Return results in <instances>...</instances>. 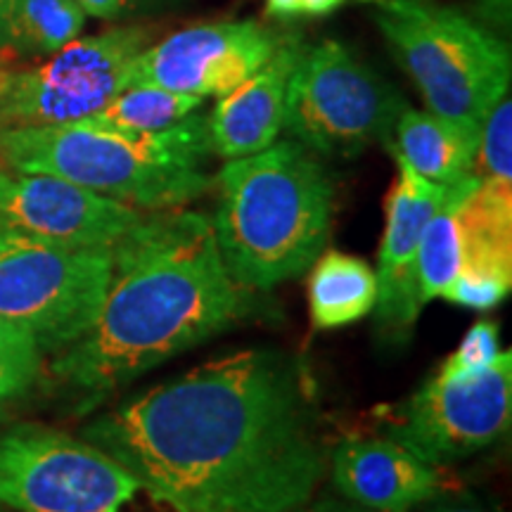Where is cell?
I'll use <instances>...</instances> for the list:
<instances>
[{
	"instance_id": "obj_1",
	"label": "cell",
	"mask_w": 512,
	"mask_h": 512,
	"mask_svg": "<svg viewBox=\"0 0 512 512\" xmlns=\"http://www.w3.org/2000/svg\"><path fill=\"white\" fill-rule=\"evenodd\" d=\"M188 512H294L330 465L297 358L245 349L136 394L83 430Z\"/></svg>"
},
{
	"instance_id": "obj_2",
	"label": "cell",
	"mask_w": 512,
	"mask_h": 512,
	"mask_svg": "<svg viewBox=\"0 0 512 512\" xmlns=\"http://www.w3.org/2000/svg\"><path fill=\"white\" fill-rule=\"evenodd\" d=\"M247 309L214 223L197 211H147L114 247L112 278L93 325L55 356L74 392L102 396L219 335Z\"/></svg>"
},
{
	"instance_id": "obj_3",
	"label": "cell",
	"mask_w": 512,
	"mask_h": 512,
	"mask_svg": "<svg viewBox=\"0 0 512 512\" xmlns=\"http://www.w3.org/2000/svg\"><path fill=\"white\" fill-rule=\"evenodd\" d=\"M214 235L223 266L245 290L299 278L328 245L335 188L297 140L228 159L219 174Z\"/></svg>"
},
{
	"instance_id": "obj_4",
	"label": "cell",
	"mask_w": 512,
	"mask_h": 512,
	"mask_svg": "<svg viewBox=\"0 0 512 512\" xmlns=\"http://www.w3.org/2000/svg\"><path fill=\"white\" fill-rule=\"evenodd\" d=\"M204 114L166 131L133 133L81 119L57 126H0V157L12 171L72 181L140 211L178 209L211 188Z\"/></svg>"
},
{
	"instance_id": "obj_5",
	"label": "cell",
	"mask_w": 512,
	"mask_h": 512,
	"mask_svg": "<svg viewBox=\"0 0 512 512\" xmlns=\"http://www.w3.org/2000/svg\"><path fill=\"white\" fill-rule=\"evenodd\" d=\"M375 24L430 112L482 124L510 91V46L437 0H375Z\"/></svg>"
},
{
	"instance_id": "obj_6",
	"label": "cell",
	"mask_w": 512,
	"mask_h": 512,
	"mask_svg": "<svg viewBox=\"0 0 512 512\" xmlns=\"http://www.w3.org/2000/svg\"><path fill=\"white\" fill-rule=\"evenodd\" d=\"M0 503L15 512H188L100 446L38 425L0 432Z\"/></svg>"
},
{
	"instance_id": "obj_7",
	"label": "cell",
	"mask_w": 512,
	"mask_h": 512,
	"mask_svg": "<svg viewBox=\"0 0 512 512\" xmlns=\"http://www.w3.org/2000/svg\"><path fill=\"white\" fill-rule=\"evenodd\" d=\"M114 249L48 242L0 221V316L60 354L93 325L112 278Z\"/></svg>"
},
{
	"instance_id": "obj_8",
	"label": "cell",
	"mask_w": 512,
	"mask_h": 512,
	"mask_svg": "<svg viewBox=\"0 0 512 512\" xmlns=\"http://www.w3.org/2000/svg\"><path fill=\"white\" fill-rule=\"evenodd\" d=\"M401 93L339 41L302 50L290 76L285 131L328 157H356L392 138Z\"/></svg>"
},
{
	"instance_id": "obj_9",
	"label": "cell",
	"mask_w": 512,
	"mask_h": 512,
	"mask_svg": "<svg viewBox=\"0 0 512 512\" xmlns=\"http://www.w3.org/2000/svg\"><path fill=\"white\" fill-rule=\"evenodd\" d=\"M147 29L121 27L81 38L48 62L0 72V126L74 124L98 114L131 83Z\"/></svg>"
},
{
	"instance_id": "obj_10",
	"label": "cell",
	"mask_w": 512,
	"mask_h": 512,
	"mask_svg": "<svg viewBox=\"0 0 512 512\" xmlns=\"http://www.w3.org/2000/svg\"><path fill=\"white\" fill-rule=\"evenodd\" d=\"M512 418V351L484 370L437 373L408 399L392 427L396 441L434 467L458 463L503 437Z\"/></svg>"
},
{
	"instance_id": "obj_11",
	"label": "cell",
	"mask_w": 512,
	"mask_h": 512,
	"mask_svg": "<svg viewBox=\"0 0 512 512\" xmlns=\"http://www.w3.org/2000/svg\"><path fill=\"white\" fill-rule=\"evenodd\" d=\"M280 38L256 22L188 27L157 46H147L133 62L128 86L223 98L271 60Z\"/></svg>"
},
{
	"instance_id": "obj_12",
	"label": "cell",
	"mask_w": 512,
	"mask_h": 512,
	"mask_svg": "<svg viewBox=\"0 0 512 512\" xmlns=\"http://www.w3.org/2000/svg\"><path fill=\"white\" fill-rule=\"evenodd\" d=\"M145 214L64 178L0 171V221L57 245L114 249Z\"/></svg>"
},
{
	"instance_id": "obj_13",
	"label": "cell",
	"mask_w": 512,
	"mask_h": 512,
	"mask_svg": "<svg viewBox=\"0 0 512 512\" xmlns=\"http://www.w3.org/2000/svg\"><path fill=\"white\" fill-rule=\"evenodd\" d=\"M399 174L389 192L387 226L377 254L375 313L384 330L408 332L422 304L418 287V254L427 223L444 202L448 185L427 181L396 157Z\"/></svg>"
},
{
	"instance_id": "obj_14",
	"label": "cell",
	"mask_w": 512,
	"mask_h": 512,
	"mask_svg": "<svg viewBox=\"0 0 512 512\" xmlns=\"http://www.w3.org/2000/svg\"><path fill=\"white\" fill-rule=\"evenodd\" d=\"M332 484L370 512H411L444 489L439 467L396 439H344L330 453Z\"/></svg>"
},
{
	"instance_id": "obj_15",
	"label": "cell",
	"mask_w": 512,
	"mask_h": 512,
	"mask_svg": "<svg viewBox=\"0 0 512 512\" xmlns=\"http://www.w3.org/2000/svg\"><path fill=\"white\" fill-rule=\"evenodd\" d=\"M302 50V36H283L278 50L259 72L223 95L207 117L211 155L223 159L249 157L278 140L285 126L287 86Z\"/></svg>"
},
{
	"instance_id": "obj_16",
	"label": "cell",
	"mask_w": 512,
	"mask_h": 512,
	"mask_svg": "<svg viewBox=\"0 0 512 512\" xmlns=\"http://www.w3.org/2000/svg\"><path fill=\"white\" fill-rule=\"evenodd\" d=\"M392 138L394 155L415 174L432 183L453 185L475 169L482 124L403 107Z\"/></svg>"
},
{
	"instance_id": "obj_17",
	"label": "cell",
	"mask_w": 512,
	"mask_h": 512,
	"mask_svg": "<svg viewBox=\"0 0 512 512\" xmlns=\"http://www.w3.org/2000/svg\"><path fill=\"white\" fill-rule=\"evenodd\" d=\"M458 226L463 245L458 275L512 287V181L479 178L460 204Z\"/></svg>"
},
{
	"instance_id": "obj_18",
	"label": "cell",
	"mask_w": 512,
	"mask_h": 512,
	"mask_svg": "<svg viewBox=\"0 0 512 512\" xmlns=\"http://www.w3.org/2000/svg\"><path fill=\"white\" fill-rule=\"evenodd\" d=\"M311 268L309 309L316 328L337 330L373 313L377 275L366 261L332 249L320 254Z\"/></svg>"
},
{
	"instance_id": "obj_19",
	"label": "cell",
	"mask_w": 512,
	"mask_h": 512,
	"mask_svg": "<svg viewBox=\"0 0 512 512\" xmlns=\"http://www.w3.org/2000/svg\"><path fill=\"white\" fill-rule=\"evenodd\" d=\"M86 12L76 0H0V48L53 55L76 41Z\"/></svg>"
},
{
	"instance_id": "obj_20",
	"label": "cell",
	"mask_w": 512,
	"mask_h": 512,
	"mask_svg": "<svg viewBox=\"0 0 512 512\" xmlns=\"http://www.w3.org/2000/svg\"><path fill=\"white\" fill-rule=\"evenodd\" d=\"M477 174L465 176L463 181L448 185L444 202L434 211L420 240L418 254V287L420 302L427 304L432 299L444 297L456 275L463 266V245H460L458 209L460 204L479 183Z\"/></svg>"
},
{
	"instance_id": "obj_21",
	"label": "cell",
	"mask_w": 512,
	"mask_h": 512,
	"mask_svg": "<svg viewBox=\"0 0 512 512\" xmlns=\"http://www.w3.org/2000/svg\"><path fill=\"white\" fill-rule=\"evenodd\" d=\"M202 105L204 98H197V95L174 93L157 86H128L88 119L121 128V131L157 133L190 117Z\"/></svg>"
},
{
	"instance_id": "obj_22",
	"label": "cell",
	"mask_w": 512,
	"mask_h": 512,
	"mask_svg": "<svg viewBox=\"0 0 512 512\" xmlns=\"http://www.w3.org/2000/svg\"><path fill=\"white\" fill-rule=\"evenodd\" d=\"M477 157L486 176L512 181V102L508 95L482 121Z\"/></svg>"
},
{
	"instance_id": "obj_23",
	"label": "cell",
	"mask_w": 512,
	"mask_h": 512,
	"mask_svg": "<svg viewBox=\"0 0 512 512\" xmlns=\"http://www.w3.org/2000/svg\"><path fill=\"white\" fill-rule=\"evenodd\" d=\"M498 354H501V349H498V325L494 320H479L467 332L460 347L446 358L439 373L446 377L479 373Z\"/></svg>"
},
{
	"instance_id": "obj_24",
	"label": "cell",
	"mask_w": 512,
	"mask_h": 512,
	"mask_svg": "<svg viewBox=\"0 0 512 512\" xmlns=\"http://www.w3.org/2000/svg\"><path fill=\"white\" fill-rule=\"evenodd\" d=\"M0 358L17 363V366L27 368L36 375L41 373L43 366V354L36 347L34 339L3 316H0Z\"/></svg>"
},
{
	"instance_id": "obj_25",
	"label": "cell",
	"mask_w": 512,
	"mask_h": 512,
	"mask_svg": "<svg viewBox=\"0 0 512 512\" xmlns=\"http://www.w3.org/2000/svg\"><path fill=\"white\" fill-rule=\"evenodd\" d=\"M411 512H498V510L489 508V505L470 494H451V491L441 489L439 494L427 498L425 503H420L418 508H413Z\"/></svg>"
},
{
	"instance_id": "obj_26",
	"label": "cell",
	"mask_w": 512,
	"mask_h": 512,
	"mask_svg": "<svg viewBox=\"0 0 512 512\" xmlns=\"http://www.w3.org/2000/svg\"><path fill=\"white\" fill-rule=\"evenodd\" d=\"M36 377L38 375L31 373V370L0 358V406L27 392Z\"/></svg>"
},
{
	"instance_id": "obj_27",
	"label": "cell",
	"mask_w": 512,
	"mask_h": 512,
	"mask_svg": "<svg viewBox=\"0 0 512 512\" xmlns=\"http://www.w3.org/2000/svg\"><path fill=\"white\" fill-rule=\"evenodd\" d=\"M477 8L486 24L496 29H510L512 0H477Z\"/></svg>"
},
{
	"instance_id": "obj_28",
	"label": "cell",
	"mask_w": 512,
	"mask_h": 512,
	"mask_svg": "<svg viewBox=\"0 0 512 512\" xmlns=\"http://www.w3.org/2000/svg\"><path fill=\"white\" fill-rule=\"evenodd\" d=\"M79 3V8L86 12V15L91 17H117L121 10H126V5L131 3V0H76Z\"/></svg>"
},
{
	"instance_id": "obj_29",
	"label": "cell",
	"mask_w": 512,
	"mask_h": 512,
	"mask_svg": "<svg viewBox=\"0 0 512 512\" xmlns=\"http://www.w3.org/2000/svg\"><path fill=\"white\" fill-rule=\"evenodd\" d=\"M294 512H370L366 508H361V505L347 501V498H320V501H309L304 505V508L294 510Z\"/></svg>"
},
{
	"instance_id": "obj_30",
	"label": "cell",
	"mask_w": 512,
	"mask_h": 512,
	"mask_svg": "<svg viewBox=\"0 0 512 512\" xmlns=\"http://www.w3.org/2000/svg\"><path fill=\"white\" fill-rule=\"evenodd\" d=\"M266 12L278 19H292L302 15V5L299 0H266Z\"/></svg>"
},
{
	"instance_id": "obj_31",
	"label": "cell",
	"mask_w": 512,
	"mask_h": 512,
	"mask_svg": "<svg viewBox=\"0 0 512 512\" xmlns=\"http://www.w3.org/2000/svg\"><path fill=\"white\" fill-rule=\"evenodd\" d=\"M344 3H347V0H299V5H302V15H313V17L330 15V12L342 8Z\"/></svg>"
}]
</instances>
